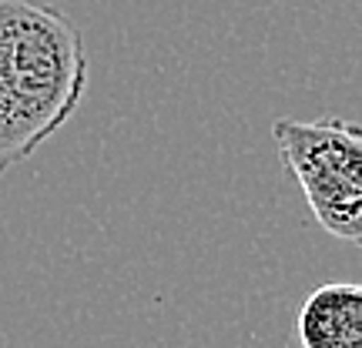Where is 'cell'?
<instances>
[{
	"mask_svg": "<svg viewBox=\"0 0 362 348\" xmlns=\"http://www.w3.org/2000/svg\"><path fill=\"white\" fill-rule=\"evenodd\" d=\"M74 20L34 0H0V174L47 144L88 90Z\"/></svg>",
	"mask_w": 362,
	"mask_h": 348,
	"instance_id": "6da1fadb",
	"label": "cell"
},
{
	"mask_svg": "<svg viewBox=\"0 0 362 348\" xmlns=\"http://www.w3.org/2000/svg\"><path fill=\"white\" fill-rule=\"evenodd\" d=\"M279 155L296 174L305 205L325 232L362 241V128L346 117L275 121Z\"/></svg>",
	"mask_w": 362,
	"mask_h": 348,
	"instance_id": "7a4b0ae2",
	"label": "cell"
},
{
	"mask_svg": "<svg viewBox=\"0 0 362 348\" xmlns=\"http://www.w3.org/2000/svg\"><path fill=\"white\" fill-rule=\"evenodd\" d=\"M302 348H362V288L352 282H329L298 308Z\"/></svg>",
	"mask_w": 362,
	"mask_h": 348,
	"instance_id": "3957f363",
	"label": "cell"
}]
</instances>
